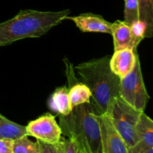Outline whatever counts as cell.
Segmentation results:
<instances>
[{
	"mask_svg": "<svg viewBox=\"0 0 153 153\" xmlns=\"http://www.w3.org/2000/svg\"><path fill=\"white\" fill-rule=\"evenodd\" d=\"M119 97L135 110L144 112L149 97L143 82L138 55L133 70L120 79Z\"/></svg>",
	"mask_w": 153,
	"mask_h": 153,
	"instance_id": "obj_5",
	"label": "cell"
},
{
	"mask_svg": "<svg viewBox=\"0 0 153 153\" xmlns=\"http://www.w3.org/2000/svg\"><path fill=\"white\" fill-rule=\"evenodd\" d=\"M111 34L114 38V52L125 49H131L132 36L130 25L124 21L117 20L111 23Z\"/></svg>",
	"mask_w": 153,
	"mask_h": 153,
	"instance_id": "obj_11",
	"label": "cell"
},
{
	"mask_svg": "<svg viewBox=\"0 0 153 153\" xmlns=\"http://www.w3.org/2000/svg\"><path fill=\"white\" fill-rule=\"evenodd\" d=\"M102 153H128L129 148L115 130L107 114H99Z\"/></svg>",
	"mask_w": 153,
	"mask_h": 153,
	"instance_id": "obj_7",
	"label": "cell"
},
{
	"mask_svg": "<svg viewBox=\"0 0 153 153\" xmlns=\"http://www.w3.org/2000/svg\"><path fill=\"white\" fill-rule=\"evenodd\" d=\"M69 85V97L71 108L83 103L90 102L91 97V91L85 84L77 81Z\"/></svg>",
	"mask_w": 153,
	"mask_h": 153,
	"instance_id": "obj_14",
	"label": "cell"
},
{
	"mask_svg": "<svg viewBox=\"0 0 153 153\" xmlns=\"http://www.w3.org/2000/svg\"><path fill=\"white\" fill-rule=\"evenodd\" d=\"M13 153H39L37 141L33 142L25 135L13 140Z\"/></svg>",
	"mask_w": 153,
	"mask_h": 153,
	"instance_id": "obj_16",
	"label": "cell"
},
{
	"mask_svg": "<svg viewBox=\"0 0 153 153\" xmlns=\"http://www.w3.org/2000/svg\"><path fill=\"white\" fill-rule=\"evenodd\" d=\"M137 138L136 146L143 149L153 148V121L144 112H141L135 126Z\"/></svg>",
	"mask_w": 153,
	"mask_h": 153,
	"instance_id": "obj_10",
	"label": "cell"
},
{
	"mask_svg": "<svg viewBox=\"0 0 153 153\" xmlns=\"http://www.w3.org/2000/svg\"><path fill=\"white\" fill-rule=\"evenodd\" d=\"M37 143L39 146V153H59L57 143L49 144L39 140H37Z\"/></svg>",
	"mask_w": 153,
	"mask_h": 153,
	"instance_id": "obj_20",
	"label": "cell"
},
{
	"mask_svg": "<svg viewBox=\"0 0 153 153\" xmlns=\"http://www.w3.org/2000/svg\"><path fill=\"white\" fill-rule=\"evenodd\" d=\"M25 135V126L12 122L0 114V139L14 140Z\"/></svg>",
	"mask_w": 153,
	"mask_h": 153,
	"instance_id": "obj_13",
	"label": "cell"
},
{
	"mask_svg": "<svg viewBox=\"0 0 153 153\" xmlns=\"http://www.w3.org/2000/svg\"><path fill=\"white\" fill-rule=\"evenodd\" d=\"M70 13V9L59 11L21 10L13 18L0 23V47L25 38L40 37L61 23Z\"/></svg>",
	"mask_w": 153,
	"mask_h": 153,
	"instance_id": "obj_2",
	"label": "cell"
},
{
	"mask_svg": "<svg viewBox=\"0 0 153 153\" xmlns=\"http://www.w3.org/2000/svg\"><path fill=\"white\" fill-rule=\"evenodd\" d=\"M137 49H125L115 51L110 58V67L120 79L125 77L134 68L137 56Z\"/></svg>",
	"mask_w": 153,
	"mask_h": 153,
	"instance_id": "obj_9",
	"label": "cell"
},
{
	"mask_svg": "<svg viewBox=\"0 0 153 153\" xmlns=\"http://www.w3.org/2000/svg\"><path fill=\"white\" fill-rule=\"evenodd\" d=\"M83 32H100L110 34L111 22L105 20L101 15L91 13H82L75 16H67Z\"/></svg>",
	"mask_w": 153,
	"mask_h": 153,
	"instance_id": "obj_8",
	"label": "cell"
},
{
	"mask_svg": "<svg viewBox=\"0 0 153 153\" xmlns=\"http://www.w3.org/2000/svg\"><path fill=\"white\" fill-rule=\"evenodd\" d=\"M139 9V20L146 27L145 37L153 36V0H137Z\"/></svg>",
	"mask_w": 153,
	"mask_h": 153,
	"instance_id": "obj_15",
	"label": "cell"
},
{
	"mask_svg": "<svg viewBox=\"0 0 153 153\" xmlns=\"http://www.w3.org/2000/svg\"><path fill=\"white\" fill-rule=\"evenodd\" d=\"M128 153H153V148L143 149V148H140L135 145L133 147L129 148Z\"/></svg>",
	"mask_w": 153,
	"mask_h": 153,
	"instance_id": "obj_22",
	"label": "cell"
},
{
	"mask_svg": "<svg viewBox=\"0 0 153 153\" xmlns=\"http://www.w3.org/2000/svg\"><path fill=\"white\" fill-rule=\"evenodd\" d=\"M25 129L27 136H31L49 144L58 143L62 135L61 129L55 117L50 114H46L31 121L25 126Z\"/></svg>",
	"mask_w": 153,
	"mask_h": 153,
	"instance_id": "obj_6",
	"label": "cell"
},
{
	"mask_svg": "<svg viewBox=\"0 0 153 153\" xmlns=\"http://www.w3.org/2000/svg\"><path fill=\"white\" fill-rule=\"evenodd\" d=\"M50 108L61 115H67L71 111L69 89L66 87L58 88L52 94L50 100Z\"/></svg>",
	"mask_w": 153,
	"mask_h": 153,
	"instance_id": "obj_12",
	"label": "cell"
},
{
	"mask_svg": "<svg viewBox=\"0 0 153 153\" xmlns=\"http://www.w3.org/2000/svg\"><path fill=\"white\" fill-rule=\"evenodd\" d=\"M111 56L106 55L80 63L75 70L91 91L92 104L100 114H106L119 97L120 78L110 67Z\"/></svg>",
	"mask_w": 153,
	"mask_h": 153,
	"instance_id": "obj_1",
	"label": "cell"
},
{
	"mask_svg": "<svg viewBox=\"0 0 153 153\" xmlns=\"http://www.w3.org/2000/svg\"><path fill=\"white\" fill-rule=\"evenodd\" d=\"M140 114L141 112L133 108L120 97L115 99L106 114L114 128L128 148L133 147L137 143L135 126Z\"/></svg>",
	"mask_w": 153,
	"mask_h": 153,
	"instance_id": "obj_4",
	"label": "cell"
},
{
	"mask_svg": "<svg viewBox=\"0 0 153 153\" xmlns=\"http://www.w3.org/2000/svg\"><path fill=\"white\" fill-rule=\"evenodd\" d=\"M124 22L128 25L139 21V9L137 0H124Z\"/></svg>",
	"mask_w": 153,
	"mask_h": 153,
	"instance_id": "obj_17",
	"label": "cell"
},
{
	"mask_svg": "<svg viewBox=\"0 0 153 153\" xmlns=\"http://www.w3.org/2000/svg\"><path fill=\"white\" fill-rule=\"evenodd\" d=\"M99 112L90 102L73 108L67 115H61L62 134L76 141L82 153H102Z\"/></svg>",
	"mask_w": 153,
	"mask_h": 153,
	"instance_id": "obj_3",
	"label": "cell"
},
{
	"mask_svg": "<svg viewBox=\"0 0 153 153\" xmlns=\"http://www.w3.org/2000/svg\"><path fill=\"white\" fill-rule=\"evenodd\" d=\"M13 140L0 139V153H13Z\"/></svg>",
	"mask_w": 153,
	"mask_h": 153,
	"instance_id": "obj_21",
	"label": "cell"
},
{
	"mask_svg": "<svg viewBox=\"0 0 153 153\" xmlns=\"http://www.w3.org/2000/svg\"><path fill=\"white\" fill-rule=\"evenodd\" d=\"M57 145L59 153H82L76 140L72 138L61 137Z\"/></svg>",
	"mask_w": 153,
	"mask_h": 153,
	"instance_id": "obj_19",
	"label": "cell"
},
{
	"mask_svg": "<svg viewBox=\"0 0 153 153\" xmlns=\"http://www.w3.org/2000/svg\"><path fill=\"white\" fill-rule=\"evenodd\" d=\"M131 26V36H132V43H131V49L133 50L137 49V46L140 44V42L145 38V31L146 27L143 22L141 21H137L132 24Z\"/></svg>",
	"mask_w": 153,
	"mask_h": 153,
	"instance_id": "obj_18",
	"label": "cell"
}]
</instances>
